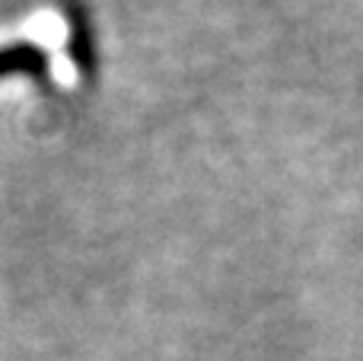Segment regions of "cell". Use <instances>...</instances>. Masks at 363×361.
<instances>
[{"label": "cell", "instance_id": "cell-1", "mask_svg": "<svg viewBox=\"0 0 363 361\" xmlns=\"http://www.w3.org/2000/svg\"><path fill=\"white\" fill-rule=\"evenodd\" d=\"M26 61H29V58H26L23 51H6V55H0V70H13L16 64L23 68Z\"/></svg>", "mask_w": 363, "mask_h": 361}]
</instances>
